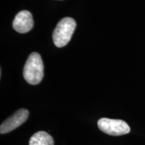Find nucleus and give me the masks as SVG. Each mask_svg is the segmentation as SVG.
<instances>
[{"instance_id": "nucleus-3", "label": "nucleus", "mask_w": 145, "mask_h": 145, "mask_svg": "<svg viewBox=\"0 0 145 145\" xmlns=\"http://www.w3.org/2000/svg\"><path fill=\"white\" fill-rule=\"evenodd\" d=\"M98 128L105 134L111 136H121L128 134L130 128L122 120H114L102 118L97 122Z\"/></svg>"}, {"instance_id": "nucleus-6", "label": "nucleus", "mask_w": 145, "mask_h": 145, "mask_svg": "<svg viewBox=\"0 0 145 145\" xmlns=\"http://www.w3.org/2000/svg\"><path fill=\"white\" fill-rule=\"evenodd\" d=\"M29 145H54V140L49 134L39 131L32 136L29 140Z\"/></svg>"}, {"instance_id": "nucleus-2", "label": "nucleus", "mask_w": 145, "mask_h": 145, "mask_svg": "<svg viewBox=\"0 0 145 145\" xmlns=\"http://www.w3.org/2000/svg\"><path fill=\"white\" fill-rule=\"evenodd\" d=\"M76 28V22L72 18H65L58 23L52 34L56 46L61 48L68 44Z\"/></svg>"}, {"instance_id": "nucleus-1", "label": "nucleus", "mask_w": 145, "mask_h": 145, "mask_svg": "<svg viewBox=\"0 0 145 145\" xmlns=\"http://www.w3.org/2000/svg\"><path fill=\"white\" fill-rule=\"evenodd\" d=\"M23 76L30 85H37L41 82L44 76V65L38 52H34L29 55L24 67Z\"/></svg>"}, {"instance_id": "nucleus-4", "label": "nucleus", "mask_w": 145, "mask_h": 145, "mask_svg": "<svg viewBox=\"0 0 145 145\" xmlns=\"http://www.w3.org/2000/svg\"><path fill=\"white\" fill-rule=\"evenodd\" d=\"M28 116L29 112L28 110L24 108L18 110L1 124L0 132L1 135H3L15 130L16 128L26 122Z\"/></svg>"}, {"instance_id": "nucleus-5", "label": "nucleus", "mask_w": 145, "mask_h": 145, "mask_svg": "<svg viewBox=\"0 0 145 145\" xmlns=\"http://www.w3.org/2000/svg\"><path fill=\"white\" fill-rule=\"evenodd\" d=\"M13 28L16 32L23 34L30 31L34 26L32 14L27 10H22L16 16L13 21Z\"/></svg>"}]
</instances>
